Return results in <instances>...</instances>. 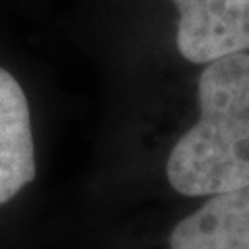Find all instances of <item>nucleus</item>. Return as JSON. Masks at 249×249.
<instances>
[{"label":"nucleus","mask_w":249,"mask_h":249,"mask_svg":"<svg viewBox=\"0 0 249 249\" xmlns=\"http://www.w3.org/2000/svg\"><path fill=\"white\" fill-rule=\"evenodd\" d=\"M199 119L166 162L173 189L212 197L249 185V54L208 62L197 83Z\"/></svg>","instance_id":"obj_1"},{"label":"nucleus","mask_w":249,"mask_h":249,"mask_svg":"<svg viewBox=\"0 0 249 249\" xmlns=\"http://www.w3.org/2000/svg\"><path fill=\"white\" fill-rule=\"evenodd\" d=\"M178 9L177 48L208 65L249 50V0H173Z\"/></svg>","instance_id":"obj_2"},{"label":"nucleus","mask_w":249,"mask_h":249,"mask_svg":"<svg viewBox=\"0 0 249 249\" xmlns=\"http://www.w3.org/2000/svg\"><path fill=\"white\" fill-rule=\"evenodd\" d=\"M36 178L31 116L19 81L0 67V206Z\"/></svg>","instance_id":"obj_3"},{"label":"nucleus","mask_w":249,"mask_h":249,"mask_svg":"<svg viewBox=\"0 0 249 249\" xmlns=\"http://www.w3.org/2000/svg\"><path fill=\"white\" fill-rule=\"evenodd\" d=\"M170 249H249V185L218 193L170 232Z\"/></svg>","instance_id":"obj_4"}]
</instances>
